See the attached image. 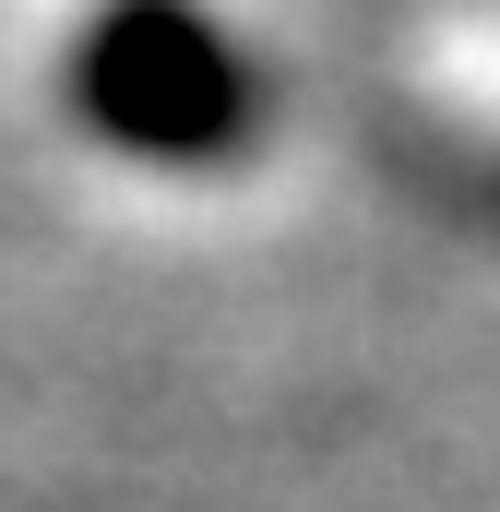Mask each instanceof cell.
Here are the masks:
<instances>
[{
    "instance_id": "6da1fadb",
    "label": "cell",
    "mask_w": 500,
    "mask_h": 512,
    "mask_svg": "<svg viewBox=\"0 0 500 512\" xmlns=\"http://www.w3.org/2000/svg\"><path fill=\"white\" fill-rule=\"evenodd\" d=\"M227 84H239V72H227L215 24L179 12V0H120V12H96L84 48H72V96H84V120L120 131V143H143V155L215 143L227 108H239Z\"/></svg>"
}]
</instances>
